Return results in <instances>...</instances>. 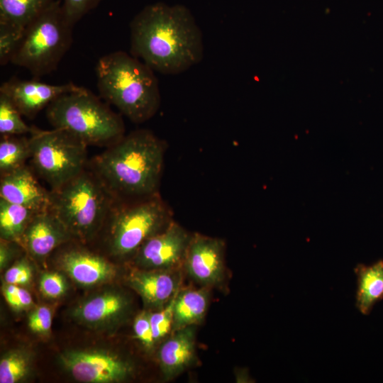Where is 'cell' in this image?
Returning a JSON list of instances; mask_svg holds the SVG:
<instances>
[{"label":"cell","mask_w":383,"mask_h":383,"mask_svg":"<svg viewBox=\"0 0 383 383\" xmlns=\"http://www.w3.org/2000/svg\"><path fill=\"white\" fill-rule=\"evenodd\" d=\"M130 30L131 55L153 71L177 74L203 59L201 30L182 5L149 4L134 16Z\"/></svg>","instance_id":"cell-1"},{"label":"cell","mask_w":383,"mask_h":383,"mask_svg":"<svg viewBox=\"0 0 383 383\" xmlns=\"http://www.w3.org/2000/svg\"><path fill=\"white\" fill-rule=\"evenodd\" d=\"M165 149L152 131L137 130L93 157L88 167L116 201L142 199L158 194Z\"/></svg>","instance_id":"cell-2"},{"label":"cell","mask_w":383,"mask_h":383,"mask_svg":"<svg viewBox=\"0 0 383 383\" xmlns=\"http://www.w3.org/2000/svg\"><path fill=\"white\" fill-rule=\"evenodd\" d=\"M100 96L135 123L150 119L157 112L161 96L154 71L124 51L101 57L96 65Z\"/></svg>","instance_id":"cell-3"},{"label":"cell","mask_w":383,"mask_h":383,"mask_svg":"<svg viewBox=\"0 0 383 383\" xmlns=\"http://www.w3.org/2000/svg\"><path fill=\"white\" fill-rule=\"evenodd\" d=\"M49 209L73 240L86 243L101 230L116 201L96 174L87 167L60 187L50 189Z\"/></svg>","instance_id":"cell-4"},{"label":"cell","mask_w":383,"mask_h":383,"mask_svg":"<svg viewBox=\"0 0 383 383\" xmlns=\"http://www.w3.org/2000/svg\"><path fill=\"white\" fill-rule=\"evenodd\" d=\"M46 117L53 128L70 132L87 146L106 148L125 135L121 117L82 87L52 101Z\"/></svg>","instance_id":"cell-5"},{"label":"cell","mask_w":383,"mask_h":383,"mask_svg":"<svg viewBox=\"0 0 383 383\" xmlns=\"http://www.w3.org/2000/svg\"><path fill=\"white\" fill-rule=\"evenodd\" d=\"M172 221L170 209L158 194L135 201H115L102 227L106 228L109 252L118 258L133 255Z\"/></svg>","instance_id":"cell-6"},{"label":"cell","mask_w":383,"mask_h":383,"mask_svg":"<svg viewBox=\"0 0 383 383\" xmlns=\"http://www.w3.org/2000/svg\"><path fill=\"white\" fill-rule=\"evenodd\" d=\"M72 28L62 0H55L26 28L11 63L37 78L52 72L71 47Z\"/></svg>","instance_id":"cell-7"},{"label":"cell","mask_w":383,"mask_h":383,"mask_svg":"<svg viewBox=\"0 0 383 383\" xmlns=\"http://www.w3.org/2000/svg\"><path fill=\"white\" fill-rule=\"evenodd\" d=\"M28 139L33 166L51 189L60 187L88 166V146L65 130L33 128Z\"/></svg>","instance_id":"cell-8"},{"label":"cell","mask_w":383,"mask_h":383,"mask_svg":"<svg viewBox=\"0 0 383 383\" xmlns=\"http://www.w3.org/2000/svg\"><path fill=\"white\" fill-rule=\"evenodd\" d=\"M60 360L64 368L80 382H121L132 371L128 362L104 350H72L61 354Z\"/></svg>","instance_id":"cell-9"},{"label":"cell","mask_w":383,"mask_h":383,"mask_svg":"<svg viewBox=\"0 0 383 383\" xmlns=\"http://www.w3.org/2000/svg\"><path fill=\"white\" fill-rule=\"evenodd\" d=\"M192 235L174 221L148 238L133 255L142 270H175L184 263Z\"/></svg>","instance_id":"cell-10"},{"label":"cell","mask_w":383,"mask_h":383,"mask_svg":"<svg viewBox=\"0 0 383 383\" xmlns=\"http://www.w3.org/2000/svg\"><path fill=\"white\" fill-rule=\"evenodd\" d=\"M224 250L222 240L193 234L183 263L187 273L202 285L219 284L224 279Z\"/></svg>","instance_id":"cell-11"},{"label":"cell","mask_w":383,"mask_h":383,"mask_svg":"<svg viewBox=\"0 0 383 383\" xmlns=\"http://www.w3.org/2000/svg\"><path fill=\"white\" fill-rule=\"evenodd\" d=\"M79 88L72 82L50 84L38 80L12 78L1 84L0 92L10 98L22 116L32 118L60 96Z\"/></svg>","instance_id":"cell-12"},{"label":"cell","mask_w":383,"mask_h":383,"mask_svg":"<svg viewBox=\"0 0 383 383\" xmlns=\"http://www.w3.org/2000/svg\"><path fill=\"white\" fill-rule=\"evenodd\" d=\"M72 240L62 222L48 209L34 215L24 231L21 244L32 257L42 260Z\"/></svg>","instance_id":"cell-13"},{"label":"cell","mask_w":383,"mask_h":383,"mask_svg":"<svg viewBox=\"0 0 383 383\" xmlns=\"http://www.w3.org/2000/svg\"><path fill=\"white\" fill-rule=\"evenodd\" d=\"M61 268L77 284L95 286L114 279L116 267L99 254L73 247L59 255Z\"/></svg>","instance_id":"cell-14"},{"label":"cell","mask_w":383,"mask_h":383,"mask_svg":"<svg viewBox=\"0 0 383 383\" xmlns=\"http://www.w3.org/2000/svg\"><path fill=\"white\" fill-rule=\"evenodd\" d=\"M0 198L36 211L48 209L50 191L42 187L26 165L1 175Z\"/></svg>","instance_id":"cell-15"},{"label":"cell","mask_w":383,"mask_h":383,"mask_svg":"<svg viewBox=\"0 0 383 383\" xmlns=\"http://www.w3.org/2000/svg\"><path fill=\"white\" fill-rule=\"evenodd\" d=\"M174 270L137 268L128 277V284L148 307L159 309L179 292L180 277Z\"/></svg>","instance_id":"cell-16"},{"label":"cell","mask_w":383,"mask_h":383,"mask_svg":"<svg viewBox=\"0 0 383 383\" xmlns=\"http://www.w3.org/2000/svg\"><path fill=\"white\" fill-rule=\"evenodd\" d=\"M128 307V300L124 294L116 290H108L79 304L73 310L72 315L87 326L101 327L121 318Z\"/></svg>","instance_id":"cell-17"},{"label":"cell","mask_w":383,"mask_h":383,"mask_svg":"<svg viewBox=\"0 0 383 383\" xmlns=\"http://www.w3.org/2000/svg\"><path fill=\"white\" fill-rule=\"evenodd\" d=\"M172 333L158 352L160 367L166 379L175 377L188 367L195 354L194 326Z\"/></svg>","instance_id":"cell-18"},{"label":"cell","mask_w":383,"mask_h":383,"mask_svg":"<svg viewBox=\"0 0 383 383\" xmlns=\"http://www.w3.org/2000/svg\"><path fill=\"white\" fill-rule=\"evenodd\" d=\"M355 306L363 315H369L374 305L383 299V260L370 265L358 264Z\"/></svg>","instance_id":"cell-19"},{"label":"cell","mask_w":383,"mask_h":383,"mask_svg":"<svg viewBox=\"0 0 383 383\" xmlns=\"http://www.w3.org/2000/svg\"><path fill=\"white\" fill-rule=\"evenodd\" d=\"M209 304V295L204 289L178 292L174 304L172 331L198 324L204 318Z\"/></svg>","instance_id":"cell-20"},{"label":"cell","mask_w":383,"mask_h":383,"mask_svg":"<svg viewBox=\"0 0 383 383\" xmlns=\"http://www.w3.org/2000/svg\"><path fill=\"white\" fill-rule=\"evenodd\" d=\"M37 212L0 198L1 239L21 243L26 228Z\"/></svg>","instance_id":"cell-21"},{"label":"cell","mask_w":383,"mask_h":383,"mask_svg":"<svg viewBox=\"0 0 383 383\" xmlns=\"http://www.w3.org/2000/svg\"><path fill=\"white\" fill-rule=\"evenodd\" d=\"M55 0H0V21L26 28Z\"/></svg>","instance_id":"cell-22"},{"label":"cell","mask_w":383,"mask_h":383,"mask_svg":"<svg viewBox=\"0 0 383 383\" xmlns=\"http://www.w3.org/2000/svg\"><path fill=\"white\" fill-rule=\"evenodd\" d=\"M30 157L28 138L24 135H1L0 141V173L4 175L26 164Z\"/></svg>","instance_id":"cell-23"},{"label":"cell","mask_w":383,"mask_h":383,"mask_svg":"<svg viewBox=\"0 0 383 383\" xmlns=\"http://www.w3.org/2000/svg\"><path fill=\"white\" fill-rule=\"evenodd\" d=\"M31 355L23 349L8 351L0 360V382H19L29 374L31 369Z\"/></svg>","instance_id":"cell-24"},{"label":"cell","mask_w":383,"mask_h":383,"mask_svg":"<svg viewBox=\"0 0 383 383\" xmlns=\"http://www.w3.org/2000/svg\"><path fill=\"white\" fill-rule=\"evenodd\" d=\"M22 114L5 94L0 92L1 135H23L31 133L33 127L28 126L22 119Z\"/></svg>","instance_id":"cell-25"},{"label":"cell","mask_w":383,"mask_h":383,"mask_svg":"<svg viewBox=\"0 0 383 383\" xmlns=\"http://www.w3.org/2000/svg\"><path fill=\"white\" fill-rule=\"evenodd\" d=\"M25 29L0 21V65L11 62L23 37Z\"/></svg>","instance_id":"cell-26"},{"label":"cell","mask_w":383,"mask_h":383,"mask_svg":"<svg viewBox=\"0 0 383 383\" xmlns=\"http://www.w3.org/2000/svg\"><path fill=\"white\" fill-rule=\"evenodd\" d=\"M176 295L164 306L154 313H150L149 315L150 322L155 342L164 339L171 331H172L174 304Z\"/></svg>","instance_id":"cell-27"},{"label":"cell","mask_w":383,"mask_h":383,"mask_svg":"<svg viewBox=\"0 0 383 383\" xmlns=\"http://www.w3.org/2000/svg\"><path fill=\"white\" fill-rule=\"evenodd\" d=\"M103 0H62V8L68 21L74 26L87 13Z\"/></svg>","instance_id":"cell-28"},{"label":"cell","mask_w":383,"mask_h":383,"mask_svg":"<svg viewBox=\"0 0 383 383\" xmlns=\"http://www.w3.org/2000/svg\"><path fill=\"white\" fill-rule=\"evenodd\" d=\"M39 285L43 294L51 299L62 296L67 288L65 277L55 272H45L42 274Z\"/></svg>","instance_id":"cell-29"},{"label":"cell","mask_w":383,"mask_h":383,"mask_svg":"<svg viewBox=\"0 0 383 383\" xmlns=\"http://www.w3.org/2000/svg\"><path fill=\"white\" fill-rule=\"evenodd\" d=\"M2 291L6 302L14 310H26L33 304L30 294L21 286L6 283Z\"/></svg>","instance_id":"cell-30"},{"label":"cell","mask_w":383,"mask_h":383,"mask_svg":"<svg viewBox=\"0 0 383 383\" xmlns=\"http://www.w3.org/2000/svg\"><path fill=\"white\" fill-rule=\"evenodd\" d=\"M32 271L28 260L26 257H22L6 270L5 283L18 286L28 284L33 277Z\"/></svg>","instance_id":"cell-31"},{"label":"cell","mask_w":383,"mask_h":383,"mask_svg":"<svg viewBox=\"0 0 383 383\" xmlns=\"http://www.w3.org/2000/svg\"><path fill=\"white\" fill-rule=\"evenodd\" d=\"M150 313L143 311L136 316L133 322V332L135 337L147 350H152L155 344L151 328Z\"/></svg>","instance_id":"cell-32"},{"label":"cell","mask_w":383,"mask_h":383,"mask_svg":"<svg viewBox=\"0 0 383 383\" xmlns=\"http://www.w3.org/2000/svg\"><path fill=\"white\" fill-rule=\"evenodd\" d=\"M28 325L35 333H48L52 325L51 310L45 306L37 307L28 316Z\"/></svg>","instance_id":"cell-33"},{"label":"cell","mask_w":383,"mask_h":383,"mask_svg":"<svg viewBox=\"0 0 383 383\" xmlns=\"http://www.w3.org/2000/svg\"><path fill=\"white\" fill-rule=\"evenodd\" d=\"M21 243L16 241H9L1 239L0 243V269L6 268L17 253L18 248Z\"/></svg>","instance_id":"cell-34"}]
</instances>
